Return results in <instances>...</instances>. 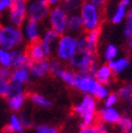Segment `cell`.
<instances>
[{
	"label": "cell",
	"mask_w": 132,
	"mask_h": 133,
	"mask_svg": "<svg viewBox=\"0 0 132 133\" xmlns=\"http://www.w3.org/2000/svg\"><path fill=\"white\" fill-rule=\"evenodd\" d=\"M73 111L81 121L80 127L94 125L97 119V99L92 95H84L81 101L73 107Z\"/></svg>",
	"instance_id": "1"
},
{
	"label": "cell",
	"mask_w": 132,
	"mask_h": 133,
	"mask_svg": "<svg viewBox=\"0 0 132 133\" xmlns=\"http://www.w3.org/2000/svg\"><path fill=\"white\" fill-rule=\"evenodd\" d=\"M78 13L82 20V31L89 32L101 29L104 20L103 9L97 8L88 1H85L80 6Z\"/></svg>",
	"instance_id": "2"
},
{
	"label": "cell",
	"mask_w": 132,
	"mask_h": 133,
	"mask_svg": "<svg viewBox=\"0 0 132 133\" xmlns=\"http://www.w3.org/2000/svg\"><path fill=\"white\" fill-rule=\"evenodd\" d=\"M97 55L90 52L88 49L77 50L76 54L69 61L71 68L79 74H94L97 64Z\"/></svg>",
	"instance_id": "3"
},
{
	"label": "cell",
	"mask_w": 132,
	"mask_h": 133,
	"mask_svg": "<svg viewBox=\"0 0 132 133\" xmlns=\"http://www.w3.org/2000/svg\"><path fill=\"white\" fill-rule=\"evenodd\" d=\"M77 52V36L71 33L59 35L55 44L54 53L61 62H69Z\"/></svg>",
	"instance_id": "4"
},
{
	"label": "cell",
	"mask_w": 132,
	"mask_h": 133,
	"mask_svg": "<svg viewBox=\"0 0 132 133\" xmlns=\"http://www.w3.org/2000/svg\"><path fill=\"white\" fill-rule=\"evenodd\" d=\"M24 41L20 26L13 24H0V48L5 50L18 49Z\"/></svg>",
	"instance_id": "5"
},
{
	"label": "cell",
	"mask_w": 132,
	"mask_h": 133,
	"mask_svg": "<svg viewBox=\"0 0 132 133\" xmlns=\"http://www.w3.org/2000/svg\"><path fill=\"white\" fill-rule=\"evenodd\" d=\"M51 5L48 0H28L27 1V16L29 19L38 22H43L48 19Z\"/></svg>",
	"instance_id": "6"
},
{
	"label": "cell",
	"mask_w": 132,
	"mask_h": 133,
	"mask_svg": "<svg viewBox=\"0 0 132 133\" xmlns=\"http://www.w3.org/2000/svg\"><path fill=\"white\" fill-rule=\"evenodd\" d=\"M67 19L68 13L60 5H55L51 8L48 16L49 25L51 29L56 31L59 35L67 33Z\"/></svg>",
	"instance_id": "7"
},
{
	"label": "cell",
	"mask_w": 132,
	"mask_h": 133,
	"mask_svg": "<svg viewBox=\"0 0 132 133\" xmlns=\"http://www.w3.org/2000/svg\"><path fill=\"white\" fill-rule=\"evenodd\" d=\"M8 17L11 24L20 26L28 19L27 16V1L14 0L11 8L8 11Z\"/></svg>",
	"instance_id": "8"
},
{
	"label": "cell",
	"mask_w": 132,
	"mask_h": 133,
	"mask_svg": "<svg viewBox=\"0 0 132 133\" xmlns=\"http://www.w3.org/2000/svg\"><path fill=\"white\" fill-rule=\"evenodd\" d=\"M102 84L94 77L93 74H79L76 88L79 92L85 95H92L95 96Z\"/></svg>",
	"instance_id": "9"
},
{
	"label": "cell",
	"mask_w": 132,
	"mask_h": 133,
	"mask_svg": "<svg viewBox=\"0 0 132 133\" xmlns=\"http://www.w3.org/2000/svg\"><path fill=\"white\" fill-rule=\"evenodd\" d=\"M58 38H59V34L51 28L45 29L44 32L42 33V35L39 39V42L43 49L47 57H50L54 53L55 44H56Z\"/></svg>",
	"instance_id": "10"
},
{
	"label": "cell",
	"mask_w": 132,
	"mask_h": 133,
	"mask_svg": "<svg viewBox=\"0 0 132 133\" xmlns=\"http://www.w3.org/2000/svg\"><path fill=\"white\" fill-rule=\"evenodd\" d=\"M23 38L28 43L38 41L41 37V32H40V22L27 19L24 23L21 25Z\"/></svg>",
	"instance_id": "11"
},
{
	"label": "cell",
	"mask_w": 132,
	"mask_h": 133,
	"mask_svg": "<svg viewBox=\"0 0 132 133\" xmlns=\"http://www.w3.org/2000/svg\"><path fill=\"white\" fill-rule=\"evenodd\" d=\"M122 113L115 107H105L97 111V118L101 123L105 125L114 126L116 125L121 118Z\"/></svg>",
	"instance_id": "12"
},
{
	"label": "cell",
	"mask_w": 132,
	"mask_h": 133,
	"mask_svg": "<svg viewBox=\"0 0 132 133\" xmlns=\"http://www.w3.org/2000/svg\"><path fill=\"white\" fill-rule=\"evenodd\" d=\"M132 0H120L110 17V21L112 24H120L125 21Z\"/></svg>",
	"instance_id": "13"
},
{
	"label": "cell",
	"mask_w": 132,
	"mask_h": 133,
	"mask_svg": "<svg viewBox=\"0 0 132 133\" xmlns=\"http://www.w3.org/2000/svg\"><path fill=\"white\" fill-rule=\"evenodd\" d=\"M29 70L33 77L42 78L50 74V60L44 58L38 61H32L29 65Z\"/></svg>",
	"instance_id": "14"
},
{
	"label": "cell",
	"mask_w": 132,
	"mask_h": 133,
	"mask_svg": "<svg viewBox=\"0 0 132 133\" xmlns=\"http://www.w3.org/2000/svg\"><path fill=\"white\" fill-rule=\"evenodd\" d=\"M93 75L97 79V81H100L101 84L106 85V86H109L112 84L113 77H114L113 72L108 63H103L101 65H97Z\"/></svg>",
	"instance_id": "15"
},
{
	"label": "cell",
	"mask_w": 132,
	"mask_h": 133,
	"mask_svg": "<svg viewBox=\"0 0 132 133\" xmlns=\"http://www.w3.org/2000/svg\"><path fill=\"white\" fill-rule=\"evenodd\" d=\"M12 53V63L11 68H18V66H29L32 62L28 56L27 51L18 49H14L11 51Z\"/></svg>",
	"instance_id": "16"
},
{
	"label": "cell",
	"mask_w": 132,
	"mask_h": 133,
	"mask_svg": "<svg viewBox=\"0 0 132 133\" xmlns=\"http://www.w3.org/2000/svg\"><path fill=\"white\" fill-rule=\"evenodd\" d=\"M109 66L111 68L114 76H120L122 75L129 66H130V59L125 56H118L115 59L111 60L110 62H107Z\"/></svg>",
	"instance_id": "17"
},
{
	"label": "cell",
	"mask_w": 132,
	"mask_h": 133,
	"mask_svg": "<svg viewBox=\"0 0 132 133\" xmlns=\"http://www.w3.org/2000/svg\"><path fill=\"white\" fill-rule=\"evenodd\" d=\"M31 72L29 70V66H18V68H14L12 70L11 75V81L18 82V84L27 85L31 80Z\"/></svg>",
	"instance_id": "18"
},
{
	"label": "cell",
	"mask_w": 132,
	"mask_h": 133,
	"mask_svg": "<svg viewBox=\"0 0 132 133\" xmlns=\"http://www.w3.org/2000/svg\"><path fill=\"white\" fill-rule=\"evenodd\" d=\"M82 31V20L78 12L68 14L67 19V33L76 35L77 33Z\"/></svg>",
	"instance_id": "19"
},
{
	"label": "cell",
	"mask_w": 132,
	"mask_h": 133,
	"mask_svg": "<svg viewBox=\"0 0 132 133\" xmlns=\"http://www.w3.org/2000/svg\"><path fill=\"white\" fill-rule=\"evenodd\" d=\"M25 51H27L28 56L31 59V61H38V60L48 58L44 54V51H43V49H42L39 40L29 43Z\"/></svg>",
	"instance_id": "20"
},
{
	"label": "cell",
	"mask_w": 132,
	"mask_h": 133,
	"mask_svg": "<svg viewBox=\"0 0 132 133\" xmlns=\"http://www.w3.org/2000/svg\"><path fill=\"white\" fill-rule=\"evenodd\" d=\"M100 38H101V29H96V30L89 31L86 33L85 39L87 42V48L90 52L95 53V54L97 53Z\"/></svg>",
	"instance_id": "21"
},
{
	"label": "cell",
	"mask_w": 132,
	"mask_h": 133,
	"mask_svg": "<svg viewBox=\"0 0 132 133\" xmlns=\"http://www.w3.org/2000/svg\"><path fill=\"white\" fill-rule=\"evenodd\" d=\"M58 78H60L67 86H69L71 88H76L78 73L73 69H63L61 71V73L59 74Z\"/></svg>",
	"instance_id": "22"
},
{
	"label": "cell",
	"mask_w": 132,
	"mask_h": 133,
	"mask_svg": "<svg viewBox=\"0 0 132 133\" xmlns=\"http://www.w3.org/2000/svg\"><path fill=\"white\" fill-rule=\"evenodd\" d=\"M120 101L126 102L130 108H132V82H127L121 86L116 92Z\"/></svg>",
	"instance_id": "23"
},
{
	"label": "cell",
	"mask_w": 132,
	"mask_h": 133,
	"mask_svg": "<svg viewBox=\"0 0 132 133\" xmlns=\"http://www.w3.org/2000/svg\"><path fill=\"white\" fill-rule=\"evenodd\" d=\"M5 131L11 133H24V127L19 118V115L17 114H12L9 124L5 128Z\"/></svg>",
	"instance_id": "24"
},
{
	"label": "cell",
	"mask_w": 132,
	"mask_h": 133,
	"mask_svg": "<svg viewBox=\"0 0 132 133\" xmlns=\"http://www.w3.org/2000/svg\"><path fill=\"white\" fill-rule=\"evenodd\" d=\"M8 98V105L9 108L12 111H19L25 102V94L24 93H19V94H15V95H11Z\"/></svg>",
	"instance_id": "25"
},
{
	"label": "cell",
	"mask_w": 132,
	"mask_h": 133,
	"mask_svg": "<svg viewBox=\"0 0 132 133\" xmlns=\"http://www.w3.org/2000/svg\"><path fill=\"white\" fill-rule=\"evenodd\" d=\"M120 55V49L117 45H115L114 43H108L105 49H104V53H103V59L106 62H110L111 60L115 59L118 57Z\"/></svg>",
	"instance_id": "26"
},
{
	"label": "cell",
	"mask_w": 132,
	"mask_h": 133,
	"mask_svg": "<svg viewBox=\"0 0 132 133\" xmlns=\"http://www.w3.org/2000/svg\"><path fill=\"white\" fill-rule=\"evenodd\" d=\"M85 1L86 0H61L59 5L62 6L68 14H70V13L78 12Z\"/></svg>",
	"instance_id": "27"
},
{
	"label": "cell",
	"mask_w": 132,
	"mask_h": 133,
	"mask_svg": "<svg viewBox=\"0 0 132 133\" xmlns=\"http://www.w3.org/2000/svg\"><path fill=\"white\" fill-rule=\"evenodd\" d=\"M30 99L31 102L34 104L35 106L37 107H40L42 109H49L52 107V102L50 101V99H48L45 96L43 95H40L38 93H33L30 95Z\"/></svg>",
	"instance_id": "28"
},
{
	"label": "cell",
	"mask_w": 132,
	"mask_h": 133,
	"mask_svg": "<svg viewBox=\"0 0 132 133\" xmlns=\"http://www.w3.org/2000/svg\"><path fill=\"white\" fill-rule=\"evenodd\" d=\"M118 127L120 133H132V118L128 115H122L118 123L116 124Z\"/></svg>",
	"instance_id": "29"
},
{
	"label": "cell",
	"mask_w": 132,
	"mask_h": 133,
	"mask_svg": "<svg viewBox=\"0 0 132 133\" xmlns=\"http://www.w3.org/2000/svg\"><path fill=\"white\" fill-rule=\"evenodd\" d=\"M124 26H123V36L125 40L131 39L132 38V8L130 6L127 17L124 21Z\"/></svg>",
	"instance_id": "30"
},
{
	"label": "cell",
	"mask_w": 132,
	"mask_h": 133,
	"mask_svg": "<svg viewBox=\"0 0 132 133\" xmlns=\"http://www.w3.org/2000/svg\"><path fill=\"white\" fill-rule=\"evenodd\" d=\"M107 130L106 125L103 123H98V124H94L91 126H86V127H81L79 133H98L100 131H104Z\"/></svg>",
	"instance_id": "31"
},
{
	"label": "cell",
	"mask_w": 132,
	"mask_h": 133,
	"mask_svg": "<svg viewBox=\"0 0 132 133\" xmlns=\"http://www.w3.org/2000/svg\"><path fill=\"white\" fill-rule=\"evenodd\" d=\"M12 63V53L10 50L0 48V65L11 66Z\"/></svg>",
	"instance_id": "32"
},
{
	"label": "cell",
	"mask_w": 132,
	"mask_h": 133,
	"mask_svg": "<svg viewBox=\"0 0 132 133\" xmlns=\"http://www.w3.org/2000/svg\"><path fill=\"white\" fill-rule=\"evenodd\" d=\"M64 68L62 66V63L60 60L56 59H52L50 60V74L56 77H59V74L61 73V71Z\"/></svg>",
	"instance_id": "33"
},
{
	"label": "cell",
	"mask_w": 132,
	"mask_h": 133,
	"mask_svg": "<svg viewBox=\"0 0 132 133\" xmlns=\"http://www.w3.org/2000/svg\"><path fill=\"white\" fill-rule=\"evenodd\" d=\"M19 93H24V85L18 84V82L11 81L10 80V89H9V96L15 95V94H19Z\"/></svg>",
	"instance_id": "34"
},
{
	"label": "cell",
	"mask_w": 132,
	"mask_h": 133,
	"mask_svg": "<svg viewBox=\"0 0 132 133\" xmlns=\"http://www.w3.org/2000/svg\"><path fill=\"white\" fill-rule=\"evenodd\" d=\"M120 98L116 93H112L110 92L109 95L104 99V106L105 107H115L116 104L118 103Z\"/></svg>",
	"instance_id": "35"
},
{
	"label": "cell",
	"mask_w": 132,
	"mask_h": 133,
	"mask_svg": "<svg viewBox=\"0 0 132 133\" xmlns=\"http://www.w3.org/2000/svg\"><path fill=\"white\" fill-rule=\"evenodd\" d=\"M110 93V89H109V86H106V85H103L100 87V89H98L96 95L94 96L97 101H104V99L109 95Z\"/></svg>",
	"instance_id": "36"
},
{
	"label": "cell",
	"mask_w": 132,
	"mask_h": 133,
	"mask_svg": "<svg viewBox=\"0 0 132 133\" xmlns=\"http://www.w3.org/2000/svg\"><path fill=\"white\" fill-rule=\"evenodd\" d=\"M36 133H58V130L54 126L39 125L36 128Z\"/></svg>",
	"instance_id": "37"
},
{
	"label": "cell",
	"mask_w": 132,
	"mask_h": 133,
	"mask_svg": "<svg viewBox=\"0 0 132 133\" xmlns=\"http://www.w3.org/2000/svg\"><path fill=\"white\" fill-rule=\"evenodd\" d=\"M9 89H10V80H6V79L0 80V96L8 97Z\"/></svg>",
	"instance_id": "38"
},
{
	"label": "cell",
	"mask_w": 132,
	"mask_h": 133,
	"mask_svg": "<svg viewBox=\"0 0 132 133\" xmlns=\"http://www.w3.org/2000/svg\"><path fill=\"white\" fill-rule=\"evenodd\" d=\"M0 75H1L4 79L10 80L11 79V75H12L11 66H2V65H0Z\"/></svg>",
	"instance_id": "39"
},
{
	"label": "cell",
	"mask_w": 132,
	"mask_h": 133,
	"mask_svg": "<svg viewBox=\"0 0 132 133\" xmlns=\"http://www.w3.org/2000/svg\"><path fill=\"white\" fill-rule=\"evenodd\" d=\"M14 0H0V14L8 12Z\"/></svg>",
	"instance_id": "40"
},
{
	"label": "cell",
	"mask_w": 132,
	"mask_h": 133,
	"mask_svg": "<svg viewBox=\"0 0 132 133\" xmlns=\"http://www.w3.org/2000/svg\"><path fill=\"white\" fill-rule=\"evenodd\" d=\"M19 118H20V121H21V123H22V125H23L24 128H30V127H32L33 124H32L31 119L28 117V116H27L24 113H22V114L19 115Z\"/></svg>",
	"instance_id": "41"
},
{
	"label": "cell",
	"mask_w": 132,
	"mask_h": 133,
	"mask_svg": "<svg viewBox=\"0 0 132 133\" xmlns=\"http://www.w3.org/2000/svg\"><path fill=\"white\" fill-rule=\"evenodd\" d=\"M86 1L94 4L97 8H101V9H104L106 3H107V0H86Z\"/></svg>",
	"instance_id": "42"
},
{
	"label": "cell",
	"mask_w": 132,
	"mask_h": 133,
	"mask_svg": "<svg viewBox=\"0 0 132 133\" xmlns=\"http://www.w3.org/2000/svg\"><path fill=\"white\" fill-rule=\"evenodd\" d=\"M61 0H48V2L50 3L51 6H55V5H59Z\"/></svg>",
	"instance_id": "43"
},
{
	"label": "cell",
	"mask_w": 132,
	"mask_h": 133,
	"mask_svg": "<svg viewBox=\"0 0 132 133\" xmlns=\"http://www.w3.org/2000/svg\"><path fill=\"white\" fill-rule=\"evenodd\" d=\"M126 41H127V45H128V48L132 49V38H131V39H128V40H126Z\"/></svg>",
	"instance_id": "44"
},
{
	"label": "cell",
	"mask_w": 132,
	"mask_h": 133,
	"mask_svg": "<svg viewBox=\"0 0 132 133\" xmlns=\"http://www.w3.org/2000/svg\"><path fill=\"white\" fill-rule=\"evenodd\" d=\"M98 133H108V131L107 130H104V131H100Z\"/></svg>",
	"instance_id": "45"
},
{
	"label": "cell",
	"mask_w": 132,
	"mask_h": 133,
	"mask_svg": "<svg viewBox=\"0 0 132 133\" xmlns=\"http://www.w3.org/2000/svg\"><path fill=\"white\" fill-rule=\"evenodd\" d=\"M1 79H4V78H3V77H2L1 75H0V80H1ZM6 80H8V79H6Z\"/></svg>",
	"instance_id": "46"
},
{
	"label": "cell",
	"mask_w": 132,
	"mask_h": 133,
	"mask_svg": "<svg viewBox=\"0 0 132 133\" xmlns=\"http://www.w3.org/2000/svg\"><path fill=\"white\" fill-rule=\"evenodd\" d=\"M21 1H28V0H21Z\"/></svg>",
	"instance_id": "47"
},
{
	"label": "cell",
	"mask_w": 132,
	"mask_h": 133,
	"mask_svg": "<svg viewBox=\"0 0 132 133\" xmlns=\"http://www.w3.org/2000/svg\"><path fill=\"white\" fill-rule=\"evenodd\" d=\"M131 118H132V113H131Z\"/></svg>",
	"instance_id": "48"
}]
</instances>
